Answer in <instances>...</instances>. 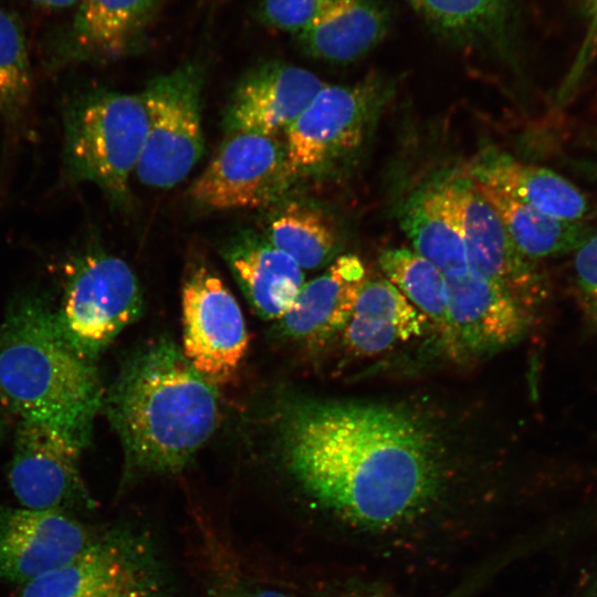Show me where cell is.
Listing matches in <instances>:
<instances>
[{
	"mask_svg": "<svg viewBox=\"0 0 597 597\" xmlns=\"http://www.w3.org/2000/svg\"><path fill=\"white\" fill-rule=\"evenodd\" d=\"M379 265L404 296L442 332L447 325V277L416 251L392 248L381 252Z\"/></svg>",
	"mask_w": 597,
	"mask_h": 597,
	"instance_id": "obj_26",
	"label": "cell"
},
{
	"mask_svg": "<svg viewBox=\"0 0 597 597\" xmlns=\"http://www.w3.org/2000/svg\"><path fill=\"white\" fill-rule=\"evenodd\" d=\"M203 69L186 62L154 77L140 94L148 129L135 174L154 188H171L191 171L203 151L200 94Z\"/></svg>",
	"mask_w": 597,
	"mask_h": 597,
	"instance_id": "obj_6",
	"label": "cell"
},
{
	"mask_svg": "<svg viewBox=\"0 0 597 597\" xmlns=\"http://www.w3.org/2000/svg\"><path fill=\"white\" fill-rule=\"evenodd\" d=\"M596 591H597V583H596Z\"/></svg>",
	"mask_w": 597,
	"mask_h": 597,
	"instance_id": "obj_36",
	"label": "cell"
},
{
	"mask_svg": "<svg viewBox=\"0 0 597 597\" xmlns=\"http://www.w3.org/2000/svg\"><path fill=\"white\" fill-rule=\"evenodd\" d=\"M83 449L51 428L20 420L9 483L21 507L70 514L90 509L92 499L80 471Z\"/></svg>",
	"mask_w": 597,
	"mask_h": 597,
	"instance_id": "obj_9",
	"label": "cell"
},
{
	"mask_svg": "<svg viewBox=\"0 0 597 597\" xmlns=\"http://www.w3.org/2000/svg\"><path fill=\"white\" fill-rule=\"evenodd\" d=\"M103 405L133 473L181 470L210 439L219 416L213 384L168 338L126 359Z\"/></svg>",
	"mask_w": 597,
	"mask_h": 597,
	"instance_id": "obj_2",
	"label": "cell"
},
{
	"mask_svg": "<svg viewBox=\"0 0 597 597\" xmlns=\"http://www.w3.org/2000/svg\"><path fill=\"white\" fill-rule=\"evenodd\" d=\"M101 532L61 511L0 507V580L24 586L69 563Z\"/></svg>",
	"mask_w": 597,
	"mask_h": 597,
	"instance_id": "obj_11",
	"label": "cell"
},
{
	"mask_svg": "<svg viewBox=\"0 0 597 597\" xmlns=\"http://www.w3.org/2000/svg\"><path fill=\"white\" fill-rule=\"evenodd\" d=\"M148 129L140 94L82 93L63 112V170L70 182H93L114 201L128 193Z\"/></svg>",
	"mask_w": 597,
	"mask_h": 597,
	"instance_id": "obj_4",
	"label": "cell"
},
{
	"mask_svg": "<svg viewBox=\"0 0 597 597\" xmlns=\"http://www.w3.org/2000/svg\"><path fill=\"white\" fill-rule=\"evenodd\" d=\"M442 34L479 42L505 34L513 0H408Z\"/></svg>",
	"mask_w": 597,
	"mask_h": 597,
	"instance_id": "obj_25",
	"label": "cell"
},
{
	"mask_svg": "<svg viewBox=\"0 0 597 597\" xmlns=\"http://www.w3.org/2000/svg\"><path fill=\"white\" fill-rule=\"evenodd\" d=\"M165 573L147 535L107 528L69 563L22 586L20 597H73Z\"/></svg>",
	"mask_w": 597,
	"mask_h": 597,
	"instance_id": "obj_12",
	"label": "cell"
},
{
	"mask_svg": "<svg viewBox=\"0 0 597 597\" xmlns=\"http://www.w3.org/2000/svg\"><path fill=\"white\" fill-rule=\"evenodd\" d=\"M400 223L413 251L444 276H461L469 271L459 180L415 193L404 207Z\"/></svg>",
	"mask_w": 597,
	"mask_h": 597,
	"instance_id": "obj_17",
	"label": "cell"
},
{
	"mask_svg": "<svg viewBox=\"0 0 597 597\" xmlns=\"http://www.w3.org/2000/svg\"><path fill=\"white\" fill-rule=\"evenodd\" d=\"M211 597H291L282 590L245 580L229 582L213 587Z\"/></svg>",
	"mask_w": 597,
	"mask_h": 597,
	"instance_id": "obj_31",
	"label": "cell"
},
{
	"mask_svg": "<svg viewBox=\"0 0 597 597\" xmlns=\"http://www.w3.org/2000/svg\"><path fill=\"white\" fill-rule=\"evenodd\" d=\"M168 573L73 597H169Z\"/></svg>",
	"mask_w": 597,
	"mask_h": 597,
	"instance_id": "obj_30",
	"label": "cell"
},
{
	"mask_svg": "<svg viewBox=\"0 0 597 597\" xmlns=\"http://www.w3.org/2000/svg\"><path fill=\"white\" fill-rule=\"evenodd\" d=\"M336 0H258L256 17L264 25L297 34L313 24Z\"/></svg>",
	"mask_w": 597,
	"mask_h": 597,
	"instance_id": "obj_29",
	"label": "cell"
},
{
	"mask_svg": "<svg viewBox=\"0 0 597 597\" xmlns=\"http://www.w3.org/2000/svg\"><path fill=\"white\" fill-rule=\"evenodd\" d=\"M138 280L122 259L98 250L81 252L65 268L57 325L72 348L94 362L140 314Z\"/></svg>",
	"mask_w": 597,
	"mask_h": 597,
	"instance_id": "obj_5",
	"label": "cell"
},
{
	"mask_svg": "<svg viewBox=\"0 0 597 597\" xmlns=\"http://www.w3.org/2000/svg\"><path fill=\"white\" fill-rule=\"evenodd\" d=\"M165 0H80L48 49L54 66L106 63L134 53Z\"/></svg>",
	"mask_w": 597,
	"mask_h": 597,
	"instance_id": "obj_13",
	"label": "cell"
},
{
	"mask_svg": "<svg viewBox=\"0 0 597 597\" xmlns=\"http://www.w3.org/2000/svg\"><path fill=\"white\" fill-rule=\"evenodd\" d=\"M584 304L587 307L589 314H591L593 320L597 324V287L590 292L582 293Z\"/></svg>",
	"mask_w": 597,
	"mask_h": 597,
	"instance_id": "obj_33",
	"label": "cell"
},
{
	"mask_svg": "<svg viewBox=\"0 0 597 597\" xmlns=\"http://www.w3.org/2000/svg\"><path fill=\"white\" fill-rule=\"evenodd\" d=\"M423 321L390 281H366L344 328L345 343L357 355H376L420 335Z\"/></svg>",
	"mask_w": 597,
	"mask_h": 597,
	"instance_id": "obj_22",
	"label": "cell"
},
{
	"mask_svg": "<svg viewBox=\"0 0 597 597\" xmlns=\"http://www.w3.org/2000/svg\"><path fill=\"white\" fill-rule=\"evenodd\" d=\"M279 442L296 482L352 524L388 528L436 498L441 460L433 432L395 406L302 399L280 418Z\"/></svg>",
	"mask_w": 597,
	"mask_h": 597,
	"instance_id": "obj_1",
	"label": "cell"
},
{
	"mask_svg": "<svg viewBox=\"0 0 597 597\" xmlns=\"http://www.w3.org/2000/svg\"><path fill=\"white\" fill-rule=\"evenodd\" d=\"M469 272L500 285L525 306L541 295L542 280L533 261L515 247L499 214L468 180H459Z\"/></svg>",
	"mask_w": 597,
	"mask_h": 597,
	"instance_id": "obj_16",
	"label": "cell"
},
{
	"mask_svg": "<svg viewBox=\"0 0 597 597\" xmlns=\"http://www.w3.org/2000/svg\"><path fill=\"white\" fill-rule=\"evenodd\" d=\"M590 146L597 157V133L594 136H591Z\"/></svg>",
	"mask_w": 597,
	"mask_h": 597,
	"instance_id": "obj_34",
	"label": "cell"
},
{
	"mask_svg": "<svg viewBox=\"0 0 597 597\" xmlns=\"http://www.w3.org/2000/svg\"><path fill=\"white\" fill-rule=\"evenodd\" d=\"M447 294L443 335L457 350L493 352L512 344L525 329L528 307L505 289L469 271L447 277Z\"/></svg>",
	"mask_w": 597,
	"mask_h": 597,
	"instance_id": "obj_15",
	"label": "cell"
},
{
	"mask_svg": "<svg viewBox=\"0 0 597 597\" xmlns=\"http://www.w3.org/2000/svg\"><path fill=\"white\" fill-rule=\"evenodd\" d=\"M38 8L45 10H62L76 6L80 0H29Z\"/></svg>",
	"mask_w": 597,
	"mask_h": 597,
	"instance_id": "obj_32",
	"label": "cell"
},
{
	"mask_svg": "<svg viewBox=\"0 0 597 597\" xmlns=\"http://www.w3.org/2000/svg\"><path fill=\"white\" fill-rule=\"evenodd\" d=\"M3 430H4V421H3V418H2V416L0 413V438L3 434Z\"/></svg>",
	"mask_w": 597,
	"mask_h": 597,
	"instance_id": "obj_35",
	"label": "cell"
},
{
	"mask_svg": "<svg viewBox=\"0 0 597 597\" xmlns=\"http://www.w3.org/2000/svg\"><path fill=\"white\" fill-rule=\"evenodd\" d=\"M181 317L185 357L214 386L228 381L248 350L249 333L234 296L205 265L182 285Z\"/></svg>",
	"mask_w": 597,
	"mask_h": 597,
	"instance_id": "obj_8",
	"label": "cell"
},
{
	"mask_svg": "<svg viewBox=\"0 0 597 597\" xmlns=\"http://www.w3.org/2000/svg\"><path fill=\"white\" fill-rule=\"evenodd\" d=\"M365 282V266L358 256L336 258L324 273L304 283L279 320L280 332L307 342L327 339L345 328Z\"/></svg>",
	"mask_w": 597,
	"mask_h": 597,
	"instance_id": "obj_18",
	"label": "cell"
},
{
	"mask_svg": "<svg viewBox=\"0 0 597 597\" xmlns=\"http://www.w3.org/2000/svg\"><path fill=\"white\" fill-rule=\"evenodd\" d=\"M380 84L374 78L346 86L325 84L284 132L287 181L359 146L380 102Z\"/></svg>",
	"mask_w": 597,
	"mask_h": 597,
	"instance_id": "obj_7",
	"label": "cell"
},
{
	"mask_svg": "<svg viewBox=\"0 0 597 597\" xmlns=\"http://www.w3.org/2000/svg\"><path fill=\"white\" fill-rule=\"evenodd\" d=\"M471 182L494 187L557 219L591 221L587 196L572 181L544 167L524 164L503 154L486 155L468 171Z\"/></svg>",
	"mask_w": 597,
	"mask_h": 597,
	"instance_id": "obj_19",
	"label": "cell"
},
{
	"mask_svg": "<svg viewBox=\"0 0 597 597\" xmlns=\"http://www.w3.org/2000/svg\"><path fill=\"white\" fill-rule=\"evenodd\" d=\"M284 149L276 137L234 133L189 188L197 203L211 209L269 203L287 185Z\"/></svg>",
	"mask_w": 597,
	"mask_h": 597,
	"instance_id": "obj_10",
	"label": "cell"
},
{
	"mask_svg": "<svg viewBox=\"0 0 597 597\" xmlns=\"http://www.w3.org/2000/svg\"><path fill=\"white\" fill-rule=\"evenodd\" d=\"M325 86L314 73L282 61L259 64L241 76L224 116L229 134L276 137Z\"/></svg>",
	"mask_w": 597,
	"mask_h": 597,
	"instance_id": "obj_14",
	"label": "cell"
},
{
	"mask_svg": "<svg viewBox=\"0 0 597 597\" xmlns=\"http://www.w3.org/2000/svg\"><path fill=\"white\" fill-rule=\"evenodd\" d=\"M31 95V70L23 23L0 8V111L17 116Z\"/></svg>",
	"mask_w": 597,
	"mask_h": 597,
	"instance_id": "obj_27",
	"label": "cell"
},
{
	"mask_svg": "<svg viewBox=\"0 0 597 597\" xmlns=\"http://www.w3.org/2000/svg\"><path fill=\"white\" fill-rule=\"evenodd\" d=\"M103 399L94 364L67 343L55 312L35 296L13 304L0 324L2 404L85 448Z\"/></svg>",
	"mask_w": 597,
	"mask_h": 597,
	"instance_id": "obj_3",
	"label": "cell"
},
{
	"mask_svg": "<svg viewBox=\"0 0 597 597\" xmlns=\"http://www.w3.org/2000/svg\"><path fill=\"white\" fill-rule=\"evenodd\" d=\"M224 259L253 310L264 320H280L304 285L303 269L256 234H241Z\"/></svg>",
	"mask_w": 597,
	"mask_h": 597,
	"instance_id": "obj_20",
	"label": "cell"
},
{
	"mask_svg": "<svg viewBox=\"0 0 597 597\" xmlns=\"http://www.w3.org/2000/svg\"><path fill=\"white\" fill-rule=\"evenodd\" d=\"M268 241L302 269H316L333 259L338 235L327 214L305 202L285 203L271 219Z\"/></svg>",
	"mask_w": 597,
	"mask_h": 597,
	"instance_id": "obj_24",
	"label": "cell"
},
{
	"mask_svg": "<svg viewBox=\"0 0 597 597\" xmlns=\"http://www.w3.org/2000/svg\"><path fill=\"white\" fill-rule=\"evenodd\" d=\"M471 184L496 211L515 247L531 260L575 252L597 232L591 221L557 219L494 187Z\"/></svg>",
	"mask_w": 597,
	"mask_h": 597,
	"instance_id": "obj_23",
	"label": "cell"
},
{
	"mask_svg": "<svg viewBox=\"0 0 597 597\" xmlns=\"http://www.w3.org/2000/svg\"><path fill=\"white\" fill-rule=\"evenodd\" d=\"M388 29V11L378 0H336L295 39L312 57L348 63L374 49Z\"/></svg>",
	"mask_w": 597,
	"mask_h": 597,
	"instance_id": "obj_21",
	"label": "cell"
},
{
	"mask_svg": "<svg viewBox=\"0 0 597 597\" xmlns=\"http://www.w3.org/2000/svg\"><path fill=\"white\" fill-rule=\"evenodd\" d=\"M576 3L585 32L575 59L556 92L555 102L559 107L572 103L597 60V0H576Z\"/></svg>",
	"mask_w": 597,
	"mask_h": 597,
	"instance_id": "obj_28",
	"label": "cell"
}]
</instances>
